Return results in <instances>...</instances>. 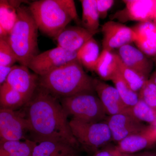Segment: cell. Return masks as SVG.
<instances>
[{"label":"cell","mask_w":156,"mask_h":156,"mask_svg":"<svg viewBox=\"0 0 156 156\" xmlns=\"http://www.w3.org/2000/svg\"><path fill=\"white\" fill-rule=\"evenodd\" d=\"M141 99L150 107L156 111V85L148 80L139 93Z\"/></svg>","instance_id":"obj_28"},{"label":"cell","mask_w":156,"mask_h":156,"mask_svg":"<svg viewBox=\"0 0 156 156\" xmlns=\"http://www.w3.org/2000/svg\"><path fill=\"white\" fill-rule=\"evenodd\" d=\"M69 125L79 145L94 154L112 141L111 133L105 121L87 123L72 119Z\"/></svg>","instance_id":"obj_6"},{"label":"cell","mask_w":156,"mask_h":156,"mask_svg":"<svg viewBox=\"0 0 156 156\" xmlns=\"http://www.w3.org/2000/svg\"><path fill=\"white\" fill-rule=\"evenodd\" d=\"M156 146V126H149L145 131L128 136L115 146L117 150L128 154H134Z\"/></svg>","instance_id":"obj_16"},{"label":"cell","mask_w":156,"mask_h":156,"mask_svg":"<svg viewBox=\"0 0 156 156\" xmlns=\"http://www.w3.org/2000/svg\"><path fill=\"white\" fill-rule=\"evenodd\" d=\"M93 85L108 116L129 113V108L123 102L115 87L97 78H94Z\"/></svg>","instance_id":"obj_11"},{"label":"cell","mask_w":156,"mask_h":156,"mask_svg":"<svg viewBox=\"0 0 156 156\" xmlns=\"http://www.w3.org/2000/svg\"><path fill=\"white\" fill-rule=\"evenodd\" d=\"M28 7L39 30L54 39L71 21L81 24L73 0H38Z\"/></svg>","instance_id":"obj_3"},{"label":"cell","mask_w":156,"mask_h":156,"mask_svg":"<svg viewBox=\"0 0 156 156\" xmlns=\"http://www.w3.org/2000/svg\"></svg>","instance_id":"obj_40"},{"label":"cell","mask_w":156,"mask_h":156,"mask_svg":"<svg viewBox=\"0 0 156 156\" xmlns=\"http://www.w3.org/2000/svg\"><path fill=\"white\" fill-rule=\"evenodd\" d=\"M30 135L24 112L0 108V141L23 140Z\"/></svg>","instance_id":"obj_7"},{"label":"cell","mask_w":156,"mask_h":156,"mask_svg":"<svg viewBox=\"0 0 156 156\" xmlns=\"http://www.w3.org/2000/svg\"><path fill=\"white\" fill-rule=\"evenodd\" d=\"M24 106L32 140H53L78 147L68 115L58 98L38 85Z\"/></svg>","instance_id":"obj_1"},{"label":"cell","mask_w":156,"mask_h":156,"mask_svg":"<svg viewBox=\"0 0 156 156\" xmlns=\"http://www.w3.org/2000/svg\"><path fill=\"white\" fill-rule=\"evenodd\" d=\"M156 152V149L155 150H154Z\"/></svg>","instance_id":"obj_39"},{"label":"cell","mask_w":156,"mask_h":156,"mask_svg":"<svg viewBox=\"0 0 156 156\" xmlns=\"http://www.w3.org/2000/svg\"><path fill=\"white\" fill-rule=\"evenodd\" d=\"M77 60V52H69L57 47L39 53L31 60L28 67L35 73L42 76Z\"/></svg>","instance_id":"obj_8"},{"label":"cell","mask_w":156,"mask_h":156,"mask_svg":"<svg viewBox=\"0 0 156 156\" xmlns=\"http://www.w3.org/2000/svg\"><path fill=\"white\" fill-rule=\"evenodd\" d=\"M62 107L72 119L87 123L105 121L108 116L95 91L79 93L60 99Z\"/></svg>","instance_id":"obj_5"},{"label":"cell","mask_w":156,"mask_h":156,"mask_svg":"<svg viewBox=\"0 0 156 156\" xmlns=\"http://www.w3.org/2000/svg\"><path fill=\"white\" fill-rule=\"evenodd\" d=\"M17 62L15 53L6 39L0 38V66H13Z\"/></svg>","instance_id":"obj_27"},{"label":"cell","mask_w":156,"mask_h":156,"mask_svg":"<svg viewBox=\"0 0 156 156\" xmlns=\"http://www.w3.org/2000/svg\"><path fill=\"white\" fill-rule=\"evenodd\" d=\"M18 1H0V38H6L11 33L17 20Z\"/></svg>","instance_id":"obj_19"},{"label":"cell","mask_w":156,"mask_h":156,"mask_svg":"<svg viewBox=\"0 0 156 156\" xmlns=\"http://www.w3.org/2000/svg\"><path fill=\"white\" fill-rule=\"evenodd\" d=\"M105 121L110 130L112 141L116 144L128 136L145 131L149 126L129 113L108 116Z\"/></svg>","instance_id":"obj_9"},{"label":"cell","mask_w":156,"mask_h":156,"mask_svg":"<svg viewBox=\"0 0 156 156\" xmlns=\"http://www.w3.org/2000/svg\"><path fill=\"white\" fill-rule=\"evenodd\" d=\"M104 50L112 51L136 41L137 38L131 27L120 23L109 21L101 27Z\"/></svg>","instance_id":"obj_10"},{"label":"cell","mask_w":156,"mask_h":156,"mask_svg":"<svg viewBox=\"0 0 156 156\" xmlns=\"http://www.w3.org/2000/svg\"><path fill=\"white\" fill-rule=\"evenodd\" d=\"M152 60L154 63L156 67V56H154V57H153Z\"/></svg>","instance_id":"obj_37"},{"label":"cell","mask_w":156,"mask_h":156,"mask_svg":"<svg viewBox=\"0 0 156 156\" xmlns=\"http://www.w3.org/2000/svg\"><path fill=\"white\" fill-rule=\"evenodd\" d=\"M82 18L81 27L90 31H100L99 16L96 5V0H82Z\"/></svg>","instance_id":"obj_23"},{"label":"cell","mask_w":156,"mask_h":156,"mask_svg":"<svg viewBox=\"0 0 156 156\" xmlns=\"http://www.w3.org/2000/svg\"><path fill=\"white\" fill-rule=\"evenodd\" d=\"M32 156H73L75 148L68 144L53 140H34Z\"/></svg>","instance_id":"obj_17"},{"label":"cell","mask_w":156,"mask_h":156,"mask_svg":"<svg viewBox=\"0 0 156 156\" xmlns=\"http://www.w3.org/2000/svg\"><path fill=\"white\" fill-rule=\"evenodd\" d=\"M131 28L136 35L137 39L136 41H141L146 39L156 31V24L151 21L140 22Z\"/></svg>","instance_id":"obj_29"},{"label":"cell","mask_w":156,"mask_h":156,"mask_svg":"<svg viewBox=\"0 0 156 156\" xmlns=\"http://www.w3.org/2000/svg\"><path fill=\"white\" fill-rule=\"evenodd\" d=\"M34 144L30 139L0 141V156H32Z\"/></svg>","instance_id":"obj_21"},{"label":"cell","mask_w":156,"mask_h":156,"mask_svg":"<svg viewBox=\"0 0 156 156\" xmlns=\"http://www.w3.org/2000/svg\"><path fill=\"white\" fill-rule=\"evenodd\" d=\"M100 53L98 44L93 37L78 51L77 59L83 67L94 72Z\"/></svg>","instance_id":"obj_22"},{"label":"cell","mask_w":156,"mask_h":156,"mask_svg":"<svg viewBox=\"0 0 156 156\" xmlns=\"http://www.w3.org/2000/svg\"><path fill=\"white\" fill-rule=\"evenodd\" d=\"M113 147L107 145L95 152L92 156H113L112 150Z\"/></svg>","instance_id":"obj_33"},{"label":"cell","mask_w":156,"mask_h":156,"mask_svg":"<svg viewBox=\"0 0 156 156\" xmlns=\"http://www.w3.org/2000/svg\"><path fill=\"white\" fill-rule=\"evenodd\" d=\"M119 70V56L112 51L102 50L94 72L104 81L111 80Z\"/></svg>","instance_id":"obj_18"},{"label":"cell","mask_w":156,"mask_h":156,"mask_svg":"<svg viewBox=\"0 0 156 156\" xmlns=\"http://www.w3.org/2000/svg\"><path fill=\"white\" fill-rule=\"evenodd\" d=\"M129 113L142 122L156 126V111L139 99L137 103L129 108Z\"/></svg>","instance_id":"obj_26"},{"label":"cell","mask_w":156,"mask_h":156,"mask_svg":"<svg viewBox=\"0 0 156 156\" xmlns=\"http://www.w3.org/2000/svg\"><path fill=\"white\" fill-rule=\"evenodd\" d=\"M123 102L129 108L135 105L139 100V94L134 92L118 72L112 80Z\"/></svg>","instance_id":"obj_24"},{"label":"cell","mask_w":156,"mask_h":156,"mask_svg":"<svg viewBox=\"0 0 156 156\" xmlns=\"http://www.w3.org/2000/svg\"><path fill=\"white\" fill-rule=\"evenodd\" d=\"M126 8L118 12L115 17L123 21L144 22L154 19L156 1L124 0Z\"/></svg>","instance_id":"obj_14"},{"label":"cell","mask_w":156,"mask_h":156,"mask_svg":"<svg viewBox=\"0 0 156 156\" xmlns=\"http://www.w3.org/2000/svg\"><path fill=\"white\" fill-rule=\"evenodd\" d=\"M112 153L113 156H134L133 154H131L124 153L121 152L117 150L115 147V146H114L113 147Z\"/></svg>","instance_id":"obj_35"},{"label":"cell","mask_w":156,"mask_h":156,"mask_svg":"<svg viewBox=\"0 0 156 156\" xmlns=\"http://www.w3.org/2000/svg\"><path fill=\"white\" fill-rule=\"evenodd\" d=\"M154 148H156V146H155V147Z\"/></svg>","instance_id":"obj_38"},{"label":"cell","mask_w":156,"mask_h":156,"mask_svg":"<svg viewBox=\"0 0 156 156\" xmlns=\"http://www.w3.org/2000/svg\"><path fill=\"white\" fill-rule=\"evenodd\" d=\"M17 20L6 40L15 53L17 62L28 67L38 53L39 29L28 6L21 5L17 9Z\"/></svg>","instance_id":"obj_4"},{"label":"cell","mask_w":156,"mask_h":156,"mask_svg":"<svg viewBox=\"0 0 156 156\" xmlns=\"http://www.w3.org/2000/svg\"><path fill=\"white\" fill-rule=\"evenodd\" d=\"M30 99L6 83L0 86L1 108L16 110L25 106Z\"/></svg>","instance_id":"obj_20"},{"label":"cell","mask_w":156,"mask_h":156,"mask_svg":"<svg viewBox=\"0 0 156 156\" xmlns=\"http://www.w3.org/2000/svg\"><path fill=\"white\" fill-rule=\"evenodd\" d=\"M39 76L33 73L27 66L14 65L5 83L30 99L39 85Z\"/></svg>","instance_id":"obj_12"},{"label":"cell","mask_w":156,"mask_h":156,"mask_svg":"<svg viewBox=\"0 0 156 156\" xmlns=\"http://www.w3.org/2000/svg\"><path fill=\"white\" fill-rule=\"evenodd\" d=\"M137 48L147 56L156 55V31L146 39L134 42Z\"/></svg>","instance_id":"obj_30"},{"label":"cell","mask_w":156,"mask_h":156,"mask_svg":"<svg viewBox=\"0 0 156 156\" xmlns=\"http://www.w3.org/2000/svg\"><path fill=\"white\" fill-rule=\"evenodd\" d=\"M149 80L156 85V70L151 75Z\"/></svg>","instance_id":"obj_36"},{"label":"cell","mask_w":156,"mask_h":156,"mask_svg":"<svg viewBox=\"0 0 156 156\" xmlns=\"http://www.w3.org/2000/svg\"><path fill=\"white\" fill-rule=\"evenodd\" d=\"M114 3L113 0H96V5L100 19L103 20L106 18L109 10Z\"/></svg>","instance_id":"obj_31"},{"label":"cell","mask_w":156,"mask_h":156,"mask_svg":"<svg viewBox=\"0 0 156 156\" xmlns=\"http://www.w3.org/2000/svg\"><path fill=\"white\" fill-rule=\"evenodd\" d=\"M117 54L126 66L147 80L149 79L153 67L152 58H149L138 48L131 44L119 48Z\"/></svg>","instance_id":"obj_13"},{"label":"cell","mask_w":156,"mask_h":156,"mask_svg":"<svg viewBox=\"0 0 156 156\" xmlns=\"http://www.w3.org/2000/svg\"><path fill=\"white\" fill-rule=\"evenodd\" d=\"M13 66H0V85L5 83L8 76L13 69Z\"/></svg>","instance_id":"obj_32"},{"label":"cell","mask_w":156,"mask_h":156,"mask_svg":"<svg viewBox=\"0 0 156 156\" xmlns=\"http://www.w3.org/2000/svg\"><path fill=\"white\" fill-rule=\"evenodd\" d=\"M119 72L125 81L134 92L139 93L147 79L123 63L119 56Z\"/></svg>","instance_id":"obj_25"},{"label":"cell","mask_w":156,"mask_h":156,"mask_svg":"<svg viewBox=\"0 0 156 156\" xmlns=\"http://www.w3.org/2000/svg\"><path fill=\"white\" fill-rule=\"evenodd\" d=\"M132 154L134 156H156V153L154 151H145Z\"/></svg>","instance_id":"obj_34"},{"label":"cell","mask_w":156,"mask_h":156,"mask_svg":"<svg viewBox=\"0 0 156 156\" xmlns=\"http://www.w3.org/2000/svg\"><path fill=\"white\" fill-rule=\"evenodd\" d=\"M100 31H90L80 26L66 27L54 39L57 47L71 52H78Z\"/></svg>","instance_id":"obj_15"},{"label":"cell","mask_w":156,"mask_h":156,"mask_svg":"<svg viewBox=\"0 0 156 156\" xmlns=\"http://www.w3.org/2000/svg\"><path fill=\"white\" fill-rule=\"evenodd\" d=\"M93 80L85 72L77 60L39 76V86L60 99L83 92L95 91Z\"/></svg>","instance_id":"obj_2"}]
</instances>
